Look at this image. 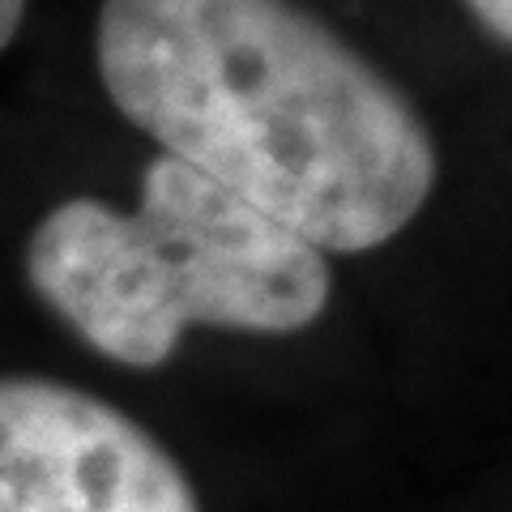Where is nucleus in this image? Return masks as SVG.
<instances>
[{
    "instance_id": "f03ea898",
    "label": "nucleus",
    "mask_w": 512,
    "mask_h": 512,
    "mask_svg": "<svg viewBox=\"0 0 512 512\" xmlns=\"http://www.w3.org/2000/svg\"><path fill=\"white\" fill-rule=\"evenodd\" d=\"M35 295L103 359L163 367L188 329L286 338L333 295L329 256L180 158L141 171L137 210L69 197L26 239Z\"/></svg>"
},
{
    "instance_id": "20e7f679",
    "label": "nucleus",
    "mask_w": 512,
    "mask_h": 512,
    "mask_svg": "<svg viewBox=\"0 0 512 512\" xmlns=\"http://www.w3.org/2000/svg\"><path fill=\"white\" fill-rule=\"evenodd\" d=\"M466 5L495 39H504L512 47V0H466Z\"/></svg>"
},
{
    "instance_id": "39448f33",
    "label": "nucleus",
    "mask_w": 512,
    "mask_h": 512,
    "mask_svg": "<svg viewBox=\"0 0 512 512\" xmlns=\"http://www.w3.org/2000/svg\"><path fill=\"white\" fill-rule=\"evenodd\" d=\"M22 18H26V0H0V52L18 39Z\"/></svg>"
},
{
    "instance_id": "f257e3e1",
    "label": "nucleus",
    "mask_w": 512,
    "mask_h": 512,
    "mask_svg": "<svg viewBox=\"0 0 512 512\" xmlns=\"http://www.w3.org/2000/svg\"><path fill=\"white\" fill-rule=\"evenodd\" d=\"M107 99L316 252L402 235L436 188L414 103L299 0H103Z\"/></svg>"
},
{
    "instance_id": "7ed1b4c3",
    "label": "nucleus",
    "mask_w": 512,
    "mask_h": 512,
    "mask_svg": "<svg viewBox=\"0 0 512 512\" xmlns=\"http://www.w3.org/2000/svg\"><path fill=\"white\" fill-rule=\"evenodd\" d=\"M0 512H201L137 419L77 384L0 376Z\"/></svg>"
}]
</instances>
